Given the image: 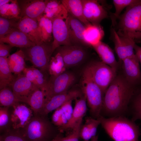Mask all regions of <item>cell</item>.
<instances>
[{"mask_svg":"<svg viewBox=\"0 0 141 141\" xmlns=\"http://www.w3.org/2000/svg\"><path fill=\"white\" fill-rule=\"evenodd\" d=\"M123 75L116 76L104 95L101 116L111 118L125 116L137 89Z\"/></svg>","mask_w":141,"mask_h":141,"instance_id":"1","label":"cell"},{"mask_svg":"<svg viewBox=\"0 0 141 141\" xmlns=\"http://www.w3.org/2000/svg\"><path fill=\"white\" fill-rule=\"evenodd\" d=\"M107 133L114 141H139V127L133 121L121 116L98 119Z\"/></svg>","mask_w":141,"mask_h":141,"instance_id":"2","label":"cell"},{"mask_svg":"<svg viewBox=\"0 0 141 141\" xmlns=\"http://www.w3.org/2000/svg\"><path fill=\"white\" fill-rule=\"evenodd\" d=\"M118 18L119 35L134 40L141 38V1L127 7Z\"/></svg>","mask_w":141,"mask_h":141,"instance_id":"3","label":"cell"},{"mask_svg":"<svg viewBox=\"0 0 141 141\" xmlns=\"http://www.w3.org/2000/svg\"><path fill=\"white\" fill-rule=\"evenodd\" d=\"M46 116L34 115L24 128L17 130L28 141H51L57 134Z\"/></svg>","mask_w":141,"mask_h":141,"instance_id":"4","label":"cell"},{"mask_svg":"<svg viewBox=\"0 0 141 141\" xmlns=\"http://www.w3.org/2000/svg\"><path fill=\"white\" fill-rule=\"evenodd\" d=\"M81 87L91 117L97 119L101 116L104 94L93 80L86 67L82 74Z\"/></svg>","mask_w":141,"mask_h":141,"instance_id":"5","label":"cell"},{"mask_svg":"<svg viewBox=\"0 0 141 141\" xmlns=\"http://www.w3.org/2000/svg\"><path fill=\"white\" fill-rule=\"evenodd\" d=\"M25 60L30 61L35 67L45 72L48 71L49 62L53 51L52 42H43L29 47L20 48Z\"/></svg>","mask_w":141,"mask_h":141,"instance_id":"6","label":"cell"},{"mask_svg":"<svg viewBox=\"0 0 141 141\" xmlns=\"http://www.w3.org/2000/svg\"><path fill=\"white\" fill-rule=\"evenodd\" d=\"M86 68L93 80L104 94L116 75V71L101 61L92 62Z\"/></svg>","mask_w":141,"mask_h":141,"instance_id":"7","label":"cell"},{"mask_svg":"<svg viewBox=\"0 0 141 141\" xmlns=\"http://www.w3.org/2000/svg\"><path fill=\"white\" fill-rule=\"evenodd\" d=\"M75 80V75L70 72L66 71L57 75L51 76L44 90L46 102L53 96L68 91Z\"/></svg>","mask_w":141,"mask_h":141,"instance_id":"8","label":"cell"},{"mask_svg":"<svg viewBox=\"0 0 141 141\" xmlns=\"http://www.w3.org/2000/svg\"><path fill=\"white\" fill-rule=\"evenodd\" d=\"M85 47L68 45L61 46L56 50L61 54L67 68L76 66L85 60L87 53Z\"/></svg>","mask_w":141,"mask_h":141,"instance_id":"9","label":"cell"},{"mask_svg":"<svg viewBox=\"0 0 141 141\" xmlns=\"http://www.w3.org/2000/svg\"><path fill=\"white\" fill-rule=\"evenodd\" d=\"M83 93L78 89L68 90L63 93L55 96L46 101L38 115L46 116L50 112L59 108L67 102L75 100Z\"/></svg>","mask_w":141,"mask_h":141,"instance_id":"10","label":"cell"},{"mask_svg":"<svg viewBox=\"0 0 141 141\" xmlns=\"http://www.w3.org/2000/svg\"><path fill=\"white\" fill-rule=\"evenodd\" d=\"M83 1L84 15L91 24L99 25L103 20L108 17L106 9L98 1L83 0Z\"/></svg>","mask_w":141,"mask_h":141,"instance_id":"11","label":"cell"},{"mask_svg":"<svg viewBox=\"0 0 141 141\" xmlns=\"http://www.w3.org/2000/svg\"><path fill=\"white\" fill-rule=\"evenodd\" d=\"M113 40L115 52L120 62L125 58L134 56L135 40L128 37L119 35L116 31L113 30Z\"/></svg>","mask_w":141,"mask_h":141,"instance_id":"12","label":"cell"},{"mask_svg":"<svg viewBox=\"0 0 141 141\" xmlns=\"http://www.w3.org/2000/svg\"><path fill=\"white\" fill-rule=\"evenodd\" d=\"M66 21L71 44L84 47L87 46L85 42L83 36L86 26L80 20L69 14Z\"/></svg>","mask_w":141,"mask_h":141,"instance_id":"13","label":"cell"},{"mask_svg":"<svg viewBox=\"0 0 141 141\" xmlns=\"http://www.w3.org/2000/svg\"><path fill=\"white\" fill-rule=\"evenodd\" d=\"M66 19L58 17L52 20L53 38L52 42L53 52L61 46L72 45L69 40Z\"/></svg>","mask_w":141,"mask_h":141,"instance_id":"14","label":"cell"},{"mask_svg":"<svg viewBox=\"0 0 141 141\" xmlns=\"http://www.w3.org/2000/svg\"><path fill=\"white\" fill-rule=\"evenodd\" d=\"M48 0L17 1L20 10V17H27L37 20L44 13Z\"/></svg>","mask_w":141,"mask_h":141,"instance_id":"15","label":"cell"},{"mask_svg":"<svg viewBox=\"0 0 141 141\" xmlns=\"http://www.w3.org/2000/svg\"><path fill=\"white\" fill-rule=\"evenodd\" d=\"M139 62L136 55L133 57H127L121 62L123 75L130 83L135 87L141 83Z\"/></svg>","mask_w":141,"mask_h":141,"instance_id":"16","label":"cell"},{"mask_svg":"<svg viewBox=\"0 0 141 141\" xmlns=\"http://www.w3.org/2000/svg\"><path fill=\"white\" fill-rule=\"evenodd\" d=\"M13 107V110L10 117L12 127L15 130L23 129L33 116V112L26 105L19 103Z\"/></svg>","mask_w":141,"mask_h":141,"instance_id":"17","label":"cell"},{"mask_svg":"<svg viewBox=\"0 0 141 141\" xmlns=\"http://www.w3.org/2000/svg\"><path fill=\"white\" fill-rule=\"evenodd\" d=\"M16 27L36 45L43 42L39 33L37 20L27 17H20L17 20Z\"/></svg>","mask_w":141,"mask_h":141,"instance_id":"18","label":"cell"},{"mask_svg":"<svg viewBox=\"0 0 141 141\" xmlns=\"http://www.w3.org/2000/svg\"><path fill=\"white\" fill-rule=\"evenodd\" d=\"M75 100V106L70 119L65 124L58 128L60 132L62 133L69 129H72L76 123L83 119L86 114L87 109L85 95L83 94Z\"/></svg>","mask_w":141,"mask_h":141,"instance_id":"19","label":"cell"},{"mask_svg":"<svg viewBox=\"0 0 141 141\" xmlns=\"http://www.w3.org/2000/svg\"><path fill=\"white\" fill-rule=\"evenodd\" d=\"M10 86L20 102L25 103L27 98L34 89L32 83L24 74H20L15 78Z\"/></svg>","mask_w":141,"mask_h":141,"instance_id":"20","label":"cell"},{"mask_svg":"<svg viewBox=\"0 0 141 141\" xmlns=\"http://www.w3.org/2000/svg\"><path fill=\"white\" fill-rule=\"evenodd\" d=\"M0 43L10 45L13 47H19L20 48L29 47L36 45L26 35L17 28H14L0 38Z\"/></svg>","mask_w":141,"mask_h":141,"instance_id":"21","label":"cell"},{"mask_svg":"<svg viewBox=\"0 0 141 141\" xmlns=\"http://www.w3.org/2000/svg\"><path fill=\"white\" fill-rule=\"evenodd\" d=\"M92 47L102 62L117 71L118 64L113 50L108 45L101 41Z\"/></svg>","mask_w":141,"mask_h":141,"instance_id":"22","label":"cell"},{"mask_svg":"<svg viewBox=\"0 0 141 141\" xmlns=\"http://www.w3.org/2000/svg\"><path fill=\"white\" fill-rule=\"evenodd\" d=\"M68 13L60 1L48 0L43 15L52 20L56 17L66 19Z\"/></svg>","mask_w":141,"mask_h":141,"instance_id":"23","label":"cell"},{"mask_svg":"<svg viewBox=\"0 0 141 141\" xmlns=\"http://www.w3.org/2000/svg\"><path fill=\"white\" fill-rule=\"evenodd\" d=\"M72 101L65 103L56 109L52 114V122L58 128L65 124L70 119L73 110Z\"/></svg>","mask_w":141,"mask_h":141,"instance_id":"24","label":"cell"},{"mask_svg":"<svg viewBox=\"0 0 141 141\" xmlns=\"http://www.w3.org/2000/svg\"><path fill=\"white\" fill-rule=\"evenodd\" d=\"M46 102L44 91L39 89H34L27 98L25 103L30 106L34 115H38Z\"/></svg>","mask_w":141,"mask_h":141,"instance_id":"25","label":"cell"},{"mask_svg":"<svg viewBox=\"0 0 141 141\" xmlns=\"http://www.w3.org/2000/svg\"><path fill=\"white\" fill-rule=\"evenodd\" d=\"M104 35V31L99 25L91 23L86 26L83 34L86 43L88 46L92 47L101 41Z\"/></svg>","mask_w":141,"mask_h":141,"instance_id":"26","label":"cell"},{"mask_svg":"<svg viewBox=\"0 0 141 141\" xmlns=\"http://www.w3.org/2000/svg\"><path fill=\"white\" fill-rule=\"evenodd\" d=\"M61 1L68 14L80 20L86 26L91 24L84 15L83 0H62Z\"/></svg>","mask_w":141,"mask_h":141,"instance_id":"27","label":"cell"},{"mask_svg":"<svg viewBox=\"0 0 141 141\" xmlns=\"http://www.w3.org/2000/svg\"><path fill=\"white\" fill-rule=\"evenodd\" d=\"M100 124L98 119L91 117H86L84 124L81 125L80 130V138L84 141H89L96 136L97 129Z\"/></svg>","mask_w":141,"mask_h":141,"instance_id":"28","label":"cell"},{"mask_svg":"<svg viewBox=\"0 0 141 141\" xmlns=\"http://www.w3.org/2000/svg\"><path fill=\"white\" fill-rule=\"evenodd\" d=\"M15 77L10 69L8 58L0 57V89L10 86Z\"/></svg>","mask_w":141,"mask_h":141,"instance_id":"29","label":"cell"},{"mask_svg":"<svg viewBox=\"0 0 141 141\" xmlns=\"http://www.w3.org/2000/svg\"><path fill=\"white\" fill-rule=\"evenodd\" d=\"M37 21L43 42L51 43L52 35V20L43 15Z\"/></svg>","mask_w":141,"mask_h":141,"instance_id":"30","label":"cell"},{"mask_svg":"<svg viewBox=\"0 0 141 141\" xmlns=\"http://www.w3.org/2000/svg\"><path fill=\"white\" fill-rule=\"evenodd\" d=\"M20 10L17 0H12L0 7V16L4 18L18 20L20 17Z\"/></svg>","mask_w":141,"mask_h":141,"instance_id":"31","label":"cell"},{"mask_svg":"<svg viewBox=\"0 0 141 141\" xmlns=\"http://www.w3.org/2000/svg\"><path fill=\"white\" fill-rule=\"evenodd\" d=\"M67 67L61 54L57 52L51 57L48 71L51 76H56L66 72Z\"/></svg>","mask_w":141,"mask_h":141,"instance_id":"32","label":"cell"},{"mask_svg":"<svg viewBox=\"0 0 141 141\" xmlns=\"http://www.w3.org/2000/svg\"><path fill=\"white\" fill-rule=\"evenodd\" d=\"M19 102L20 101L10 88L7 87L0 90V103L1 107H13Z\"/></svg>","mask_w":141,"mask_h":141,"instance_id":"33","label":"cell"},{"mask_svg":"<svg viewBox=\"0 0 141 141\" xmlns=\"http://www.w3.org/2000/svg\"><path fill=\"white\" fill-rule=\"evenodd\" d=\"M141 1V0H113V3L115 9V11L113 14V16L112 18L113 25H115L116 19L119 18L121 12L125 8Z\"/></svg>","mask_w":141,"mask_h":141,"instance_id":"34","label":"cell"},{"mask_svg":"<svg viewBox=\"0 0 141 141\" xmlns=\"http://www.w3.org/2000/svg\"><path fill=\"white\" fill-rule=\"evenodd\" d=\"M131 102L130 109L132 115V121H141V89H138Z\"/></svg>","mask_w":141,"mask_h":141,"instance_id":"35","label":"cell"},{"mask_svg":"<svg viewBox=\"0 0 141 141\" xmlns=\"http://www.w3.org/2000/svg\"><path fill=\"white\" fill-rule=\"evenodd\" d=\"M18 20L7 19L0 16V38L3 37L14 28H17Z\"/></svg>","mask_w":141,"mask_h":141,"instance_id":"36","label":"cell"},{"mask_svg":"<svg viewBox=\"0 0 141 141\" xmlns=\"http://www.w3.org/2000/svg\"><path fill=\"white\" fill-rule=\"evenodd\" d=\"M0 141H28L17 130H7L0 136Z\"/></svg>","mask_w":141,"mask_h":141,"instance_id":"37","label":"cell"},{"mask_svg":"<svg viewBox=\"0 0 141 141\" xmlns=\"http://www.w3.org/2000/svg\"><path fill=\"white\" fill-rule=\"evenodd\" d=\"M83 119L79 120L75 124L70 133L65 137H62L59 141H79L80 132Z\"/></svg>","mask_w":141,"mask_h":141,"instance_id":"38","label":"cell"},{"mask_svg":"<svg viewBox=\"0 0 141 141\" xmlns=\"http://www.w3.org/2000/svg\"><path fill=\"white\" fill-rule=\"evenodd\" d=\"M8 60L9 66L16 64H25L24 54L20 49L15 53L10 55L8 58Z\"/></svg>","mask_w":141,"mask_h":141,"instance_id":"39","label":"cell"},{"mask_svg":"<svg viewBox=\"0 0 141 141\" xmlns=\"http://www.w3.org/2000/svg\"><path fill=\"white\" fill-rule=\"evenodd\" d=\"M9 107H1L0 108V128L1 131L8 125L9 121L8 109Z\"/></svg>","mask_w":141,"mask_h":141,"instance_id":"40","label":"cell"},{"mask_svg":"<svg viewBox=\"0 0 141 141\" xmlns=\"http://www.w3.org/2000/svg\"><path fill=\"white\" fill-rule=\"evenodd\" d=\"M13 47L10 45L0 43V57L8 58L10 56V52Z\"/></svg>","mask_w":141,"mask_h":141,"instance_id":"41","label":"cell"},{"mask_svg":"<svg viewBox=\"0 0 141 141\" xmlns=\"http://www.w3.org/2000/svg\"><path fill=\"white\" fill-rule=\"evenodd\" d=\"M48 80L45 77L36 78L34 81L32 83L33 88L39 89L44 91Z\"/></svg>","mask_w":141,"mask_h":141,"instance_id":"42","label":"cell"},{"mask_svg":"<svg viewBox=\"0 0 141 141\" xmlns=\"http://www.w3.org/2000/svg\"><path fill=\"white\" fill-rule=\"evenodd\" d=\"M24 74L32 83L34 81L36 78L31 68H25L23 70Z\"/></svg>","mask_w":141,"mask_h":141,"instance_id":"43","label":"cell"},{"mask_svg":"<svg viewBox=\"0 0 141 141\" xmlns=\"http://www.w3.org/2000/svg\"><path fill=\"white\" fill-rule=\"evenodd\" d=\"M9 67L12 73L18 74L23 71L26 68L25 64H15Z\"/></svg>","mask_w":141,"mask_h":141,"instance_id":"44","label":"cell"},{"mask_svg":"<svg viewBox=\"0 0 141 141\" xmlns=\"http://www.w3.org/2000/svg\"><path fill=\"white\" fill-rule=\"evenodd\" d=\"M31 68L34 72L36 78L45 77L43 73V72L34 67H32Z\"/></svg>","mask_w":141,"mask_h":141,"instance_id":"45","label":"cell"},{"mask_svg":"<svg viewBox=\"0 0 141 141\" xmlns=\"http://www.w3.org/2000/svg\"><path fill=\"white\" fill-rule=\"evenodd\" d=\"M134 49L135 52V54L141 64V47L135 44L134 45Z\"/></svg>","mask_w":141,"mask_h":141,"instance_id":"46","label":"cell"},{"mask_svg":"<svg viewBox=\"0 0 141 141\" xmlns=\"http://www.w3.org/2000/svg\"><path fill=\"white\" fill-rule=\"evenodd\" d=\"M62 133L60 132L51 141H59L60 139L63 136Z\"/></svg>","mask_w":141,"mask_h":141,"instance_id":"47","label":"cell"},{"mask_svg":"<svg viewBox=\"0 0 141 141\" xmlns=\"http://www.w3.org/2000/svg\"><path fill=\"white\" fill-rule=\"evenodd\" d=\"M10 0H0V7L9 3Z\"/></svg>","mask_w":141,"mask_h":141,"instance_id":"48","label":"cell"},{"mask_svg":"<svg viewBox=\"0 0 141 141\" xmlns=\"http://www.w3.org/2000/svg\"><path fill=\"white\" fill-rule=\"evenodd\" d=\"M90 141H98V136L96 135L94 136L91 139Z\"/></svg>","mask_w":141,"mask_h":141,"instance_id":"49","label":"cell"}]
</instances>
